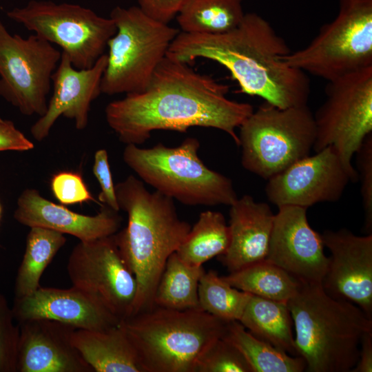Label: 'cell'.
I'll return each mask as SVG.
<instances>
[{
  "instance_id": "cell-1",
  "label": "cell",
  "mask_w": 372,
  "mask_h": 372,
  "mask_svg": "<svg viewBox=\"0 0 372 372\" xmlns=\"http://www.w3.org/2000/svg\"><path fill=\"white\" fill-rule=\"evenodd\" d=\"M227 85L167 53L145 90L109 103L105 118L126 145L143 144L155 130L185 132L192 127H203L226 132L238 147L236 129L254 107L229 99Z\"/></svg>"
},
{
  "instance_id": "cell-2",
  "label": "cell",
  "mask_w": 372,
  "mask_h": 372,
  "mask_svg": "<svg viewBox=\"0 0 372 372\" xmlns=\"http://www.w3.org/2000/svg\"><path fill=\"white\" fill-rule=\"evenodd\" d=\"M285 40L260 15L245 13L240 24L223 34L180 32L167 53L189 63L205 58L224 66L240 92L279 108L307 105L311 84L306 73L288 65Z\"/></svg>"
},
{
  "instance_id": "cell-3",
  "label": "cell",
  "mask_w": 372,
  "mask_h": 372,
  "mask_svg": "<svg viewBox=\"0 0 372 372\" xmlns=\"http://www.w3.org/2000/svg\"><path fill=\"white\" fill-rule=\"evenodd\" d=\"M115 192L120 209L127 214V224L114 237L137 282L132 316L154 306L166 262L191 226L179 218L172 198L156 190L150 192L132 175L117 183Z\"/></svg>"
},
{
  "instance_id": "cell-4",
  "label": "cell",
  "mask_w": 372,
  "mask_h": 372,
  "mask_svg": "<svg viewBox=\"0 0 372 372\" xmlns=\"http://www.w3.org/2000/svg\"><path fill=\"white\" fill-rule=\"evenodd\" d=\"M295 329L296 355L306 371L349 372L359 359L372 319L357 305L328 295L321 285H302L287 302Z\"/></svg>"
},
{
  "instance_id": "cell-5",
  "label": "cell",
  "mask_w": 372,
  "mask_h": 372,
  "mask_svg": "<svg viewBox=\"0 0 372 372\" xmlns=\"http://www.w3.org/2000/svg\"><path fill=\"white\" fill-rule=\"evenodd\" d=\"M227 322L200 309L158 306L121 321L143 372H194L206 349L223 336Z\"/></svg>"
},
{
  "instance_id": "cell-6",
  "label": "cell",
  "mask_w": 372,
  "mask_h": 372,
  "mask_svg": "<svg viewBox=\"0 0 372 372\" xmlns=\"http://www.w3.org/2000/svg\"><path fill=\"white\" fill-rule=\"evenodd\" d=\"M199 141L188 137L177 147L127 145L123 159L156 191L187 205H231L237 194L231 179L207 167L198 156Z\"/></svg>"
},
{
  "instance_id": "cell-7",
  "label": "cell",
  "mask_w": 372,
  "mask_h": 372,
  "mask_svg": "<svg viewBox=\"0 0 372 372\" xmlns=\"http://www.w3.org/2000/svg\"><path fill=\"white\" fill-rule=\"evenodd\" d=\"M116 31L107 42L101 93L132 94L145 90L180 31L146 16L138 6L112 9Z\"/></svg>"
},
{
  "instance_id": "cell-8",
  "label": "cell",
  "mask_w": 372,
  "mask_h": 372,
  "mask_svg": "<svg viewBox=\"0 0 372 372\" xmlns=\"http://www.w3.org/2000/svg\"><path fill=\"white\" fill-rule=\"evenodd\" d=\"M239 128L242 167L265 180L309 156L316 136L307 105L279 108L265 103Z\"/></svg>"
},
{
  "instance_id": "cell-9",
  "label": "cell",
  "mask_w": 372,
  "mask_h": 372,
  "mask_svg": "<svg viewBox=\"0 0 372 372\" xmlns=\"http://www.w3.org/2000/svg\"><path fill=\"white\" fill-rule=\"evenodd\" d=\"M335 18L304 48L283 57L289 66L331 81L372 66V0H338Z\"/></svg>"
},
{
  "instance_id": "cell-10",
  "label": "cell",
  "mask_w": 372,
  "mask_h": 372,
  "mask_svg": "<svg viewBox=\"0 0 372 372\" xmlns=\"http://www.w3.org/2000/svg\"><path fill=\"white\" fill-rule=\"evenodd\" d=\"M11 19L59 45L77 69L91 68L116 31L113 20L77 4L31 0L7 12Z\"/></svg>"
},
{
  "instance_id": "cell-11",
  "label": "cell",
  "mask_w": 372,
  "mask_h": 372,
  "mask_svg": "<svg viewBox=\"0 0 372 372\" xmlns=\"http://www.w3.org/2000/svg\"><path fill=\"white\" fill-rule=\"evenodd\" d=\"M326 99L313 114L315 152L333 146L350 174L358 179L351 159L372 133V66L329 81Z\"/></svg>"
},
{
  "instance_id": "cell-12",
  "label": "cell",
  "mask_w": 372,
  "mask_h": 372,
  "mask_svg": "<svg viewBox=\"0 0 372 372\" xmlns=\"http://www.w3.org/2000/svg\"><path fill=\"white\" fill-rule=\"evenodd\" d=\"M61 57L36 34H11L0 21V96L25 116H43L52 76Z\"/></svg>"
},
{
  "instance_id": "cell-13",
  "label": "cell",
  "mask_w": 372,
  "mask_h": 372,
  "mask_svg": "<svg viewBox=\"0 0 372 372\" xmlns=\"http://www.w3.org/2000/svg\"><path fill=\"white\" fill-rule=\"evenodd\" d=\"M67 271L72 286L96 298L121 320L131 316L137 282L114 234L80 241L71 251Z\"/></svg>"
},
{
  "instance_id": "cell-14",
  "label": "cell",
  "mask_w": 372,
  "mask_h": 372,
  "mask_svg": "<svg viewBox=\"0 0 372 372\" xmlns=\"http://www.w3.org/2000/svg\"><path fill=\"white\" fill-rule=\"evenodd\" d=\"M267 180L265 193L272 204L308 208L338 200L352 179L336 149L328 146Z\"/></svg>"
},
{
  "instance_id": "cell-15",
  "label": "cell",
  "mask_w": 372,
  "mask_h": 372,
  "mask_svg": "<svg viewBox=\"0 0 372 372\" xmlns=\"http://www.w3.org/2000/svg\"><path fill=\"white\" fill-rule=\"evenodd\" d=\"M307 209L293 205L278 207L265 260L303 285H321L329 257L324 254L321 234L309 224Z\"/></svg>"
},
{
  "instance_id": "cell-16",
  "label": "cell",
  "mask_w": 372,
  "mask_h": 372,
  "mask_svg": "<svg viewBox=\"0 0 372 372\" xmlns=\"http://www.w3.org/2000/svg\"><path fill=\"white\" fill-rule=\"evenodd\" d=\"M321 236L331 254L322 289L357 305L372 319V234L357 236L341 229L325 230Z\"/></svg>"
},
{
  "instance_id": "cell-17",
  "label": "cell",
  "mask_w": 372,
  "mask_h": 372,
  "mask_svg": "<svg viewBox=\"0 0 372 372\" xmlns=\"http://www.w3.org/2000/svg\"><path fill=\"white\" fill-rule=\"evenodd\" d=\"M106 64L107 54H103L91 68L77 69L61 52L52 76L53 93L47 110L30 129L34 139L41 141L45 138L61 116L72 120L79 130L87 127L91 103L101 93V83Z\"/></svg>"
},
{
  "instance_id": "cell-18",
  "label": "cell",
  "mask_w": 372,
  "mask_h": 372,
  "mask_svg": "<svg viewBox=\"0 0 372 372\" xmlns=\"http://www.w3.org/2000/svg\"><path fill=\"white\" fill-rule=\"evenodd\" d=\"M16 371L93 372L72 342L76 328L44 318L19 322Z\"/></svg>"
},
{
  "instance_id": "cell-19",
  "label": "cell",
  "mask_w": 372,
  "mask_h": 372,
  "mask_svg": "<svg viewBox=\"0 0 372 372\" xmlns=\"http://www.w3.org/2000/svg\"><path fill=\"white\" fill-rule=\"evenodd\" d=\"M12 311L18 322L44 318L92 331L107 329L121 321L96 298L74 286L66 289L40 286L28 296L15 298Z\"/></svg>"
},
{
  "instance_id": "cell-20",
  "label": "cell",
  "mask_w": 372,
  "mask_h": 372,
  "mask_svg": "<svg viewBox=\"0 0 372 372\" xmlns=\"http://www.w3.org/2000/svg\"><path fill=\"white\" fill-rule=\"evenodd\" d=\"M14 218L29 227H42L89 241L116 234L122 218L103 205L94 216L79 214L43 198L38 190L26 189L17 200Z\"/></svg>"
},
{
  "instance_id": "cell-21",
  "label": "cell",
  "mask_w": 372,
  "mask_h": 372,
  "mask_svg": "<svg viewBox=\"0 0 372 372\" xmlns=\"http://www.w3.org/2000/svg\"><path fill=\"white\" fill-rule=\"evenodd\" d=\"M229 206V245L218 259L233 272L266 259L275 214L267 203L250 195Z\"/></svg>"
},
{
  "instance_id": "cell-22",
  "label": "cell",
  "mask_w": 372,
  "mask_h": 372,
  "mask_svg": "<svg viewBox=\"0 0 372 372\" xmlns=\"http://www.w3.org/2000/svg\"><path fill=\"white\" fill-rule=\"evenodd\" d=\"M72 342L96 372H143L136 350L119 324L92 331L76 329Z\"/></svg>"
},
{
  "instance_id": "cell-23",
  "label": "cell",
  "mask_w": 372,
  "mask_h": 372,
  "mask_svg": "<svg viewBox=\"0 0 372 372\" xmlns=\"http://www.w3.org/2000/svg\"><path fill=\"white\" fill-rule=\"evenodd\" d=\"M239 322L255 337L298 356L293 320L287 302L251 294Z\"/></svg>"
},
{
  "instance_id": "cell-24",
  "label": "cell",
  "mask_w": 372,
  "mask_h": 372,
  "mask_svg": "<svg viewBox=\"0 0 372 372\" xmlns=\"http://www.w3.org/2000/svg\"><path fill=\"white\" fill-rule=\"evenodd\" d=\"M243 0H186L176 16L180 32L218 34L236 28L245 12Z\"/></svg>"
},
{
  "instance_id": "cell-25",
  "label": "cell",
  "mask_w": 372,
  "mask_h": 372,
  "mask_svg": "<svg viewBox=\"0 0 372 372\" xmlns=\"http://www.w3.org/2000/svg\"><path fill=\"white\" fill-rule=\"evenodd\" d=\"M205 271L203 266L189 265L176 252L172 254L156 287L154 306L174 310L200 309L198 285Z\"/></svg>"
},
{
  "instance_id": "cell-26",
  "label": "cell",
  "mask_w": 372,
  "mask_h": 372,
  "mask_svg": "<svg viewBox=\"0 0 372 372\" xmlns=\"http://www.w3.org/2000/svg\"><path fill=\"white\" fill-rule=\"evenodd\" d=\"M229 229L219 211L200 213L198 220L175 251L185 262L203 266L214 257L223 254L229 245Z\"/></svg>"
},
{
  "instance_id": "cell-27",
  "label": "cell",
  "mask_w": 372,
  "mask_h": 372,
  "mask_svg": "<svg viewBox=\"0 0 372 372\" xmlns=\"http://www.w3.org/2000/svg\"><path fill=\"white\" fill-rule=\"evenodd\" d=\"M222 278L242 291L287 303L303 285L282 268L265 260Z\"/></svg>"
},
{
  "instance_id": "cell-28",
  "label": "cell",
  "mask_w": 372,
  "mask_h": 372,
  "mask_svg": "<svg viewBox=\"0 0 372 372\" xmlns=\"http://www.w3.org/2000/svg\"><path fill=\"white\" fill-rule=\"evenodd\" d=\"M223 338L242 354L252 372H302L306 369L300 356H292L249 333L239 321L228 322Z\"/></svg>"
},
{
  "instance_id": "cell-29",
  "label": "cell",
  "mask_w": 372,
  "mask_h": 372,
  "mask_svg": "<svg viewBox=\"0 0 372 372\" xmlns=\"http://www.w3.org/2000/svg\"><path fill=\"white\" fill-rule=\"evenodd\" d=\"M65 242L63 234L42 227H30L17 275L15 298L28 296L40 287L39 280L45 269Z\"/></svg>"
},
{
  "instance_id": "cell-30",
  "label": "cell",
  "mask_w": 372,
  "mask_h": 372,
  "mask_svg": "<svg viewBox=\"0 0 372 372\" xmlns=\"http://www.w3.org/2000/svg\"><path fill=\"white\" fill-rule=\"evenodd\" d=\"M199 308L225 322L239 321L251 296L227 282L216 271H205L198 285Z\"/></svg>"
},
{
  "instance_id": "cell-31",
  "label": "cell",
  "mask_w": 372,
  "mask_h": 372,
  "mask_svg": "<svg viewBox=\"0 0 372 372\" xmlns=\"http://www.w3.org/2000/svg\"><path fill=\"white\" fill-rule=\"evenodd\" d=\"M194 372H252L240 351L228 340H214L198 359Z\"/></svg>"
},
{
  "instance_id": "cell-32",
  "label": "cell",
  "mask_w": 372,
  "mask_h": 372,
  "mask_svg": "<svg viewBox=\"0 0 372 372\" xmlns=\"http://www.w3.org/2000/svg\"><path fill=\"white\" fill-rule=\"evenodd\" d=\"M13 313L0 293V372H15L19 326L13 324Z\"/></svg>"
},
{
  "instance_id": "cell-33",
  "label": "cell",
  "mask_w": 372,
  "mask_h": 372,
  "mask_svg": "<svg viewBox=\"0 0 372 372\" xmlns=\"http://www.w3.org/2000/svg\"><path fill=\"white\" fill-rule=\"evenodd\" d=\"M358 178L364 214V231L372 234V133L368 135L355 152Z\"/></svg>"
},
{
  "instance_id": "cell-34",
  "label": "cell",
  "mask_w": 372,
  "mask_h": 372,
  "mask_svg": "<svg viewBox=\"0 0 372 372\" xmlns=\"http://www.w3.org/2000/svg\"><path fill=\"white\" fill-rule=\"evenodd\" d=\"M54 196L62 205L81 204L94 200L81 174L61 172L54 174L50 183Z\"/></svg>"
},
{
  "instance_id": "cell-35",
  "label": "cell",
  "mask_w": 372,
  "mask_h": 372,
  "mask_svg": "<svg viewBox=\"0 0 372 372\" xmlns=\"http://www.w3.org/2000/svg\"><path fill=\"white\" fill-rule=\"evenodd\" d=\"M92 171L101 187V192L98 197L99 201L103 205H105L118 211L120 208L117 202L115 185L113 183L110 171L108 154L105 149H101L95 152Z\"/></svg>"
},
{
  "instance_id": "cell-36",
  "label": "cell",
  "mask_w": 372,
  "mask_h": 372,
  "mask_svg": "<svg viewBox=\"0 0 372 372\" xmlns=\"http://www.w3.org/2000/svg\"><path fill=\"white\" fill-rule=\"evenodd\" d=\"M139 9L148 17L168 24L177 16L186 0H137Z\"/></svg>"
},
{
  "instance_id": "cell-37",
  "label": "cell",
  "mask_w": 372,
  "mask_h": 372,
  "mask_svg": "<svg viewBox=\"0 0 372 372\" xmlns=\"http://www.w3.org/2000/svg\"><path fill=\"white\" fill-rule=\"evenodd\" d=\"M34 148V144L14 123L0 117V152L28 151Z\"/></svg>"
},
{
  "instance_id": "cell-38",
  "label": "cell",
  "mask_w": 372,
  "mask_h": 372,
  "mask_svg": "<svg viewBox=\"0 0 372 372\" xmlns=\"http://www.w3.org/2000/svg\"><path fill=\"white\" fill-rule=\"evenodd\" d=\"M351 372L372 371V331L364 334L360 342L359 359Z\"/></svg>"
},
{
  "instance_id": "cell-39",
  "label": "cell",
  "mask_w": 372,
  "mask_h": 372,
  "mask_svg": "<svg viewBox=\"0 0 372 372\" xmlns=\"http://www.w3.org/2000/svg\"><path fill=\"white\" fill-rule=\"evenodd\" d=\"M1 205H0V216H1Z\"/></svg>"
}]
</instances>
